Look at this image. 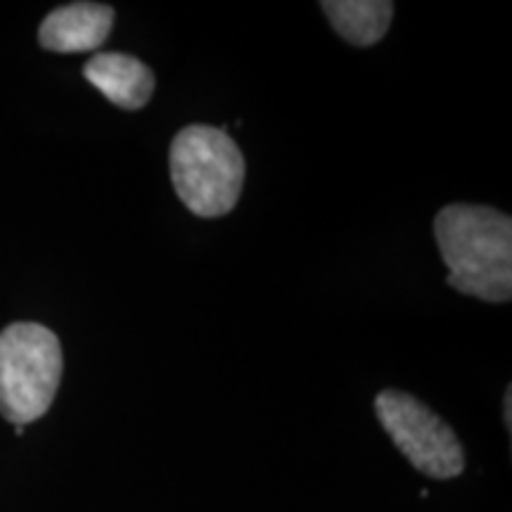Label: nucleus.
Wrapping results in <instances>:
<instances>
[{
    "instance_id": "nucleus-1",
    "label": "nucleus",
    "mask_w": 512,
    "mask_h": 512,
    "mask_svg": "<svg viewBox=\"0 0 512 512\" xmlns=\"http://www.w3.org/2000/svg\"><path fill=\"white\" fill-rule=\"evenodd\" d=\"M448 285L467 297L503 304L512 297V221L479 204H448L434 219Z\"/></svg>"
},
{
    "instance_id": "nucleus-6",
    "label": "nucleus",
    "mask_w": 512,
    "mask_h": 512,
    "mask_svg": "<svg viewBox=\"0 0 512 512\" xmlns=\"http://www.w3.org/2000/svg\"><path fill=\"white\" fill-rule=\"evenodd\" d=\"M83 76L121 110H143L155 93V74L133 55H95L83 67Z\"/></svg>"
},
{
    "instance_id": "nucleus-3",
    "label": "nucleus",
    "mask_w": 512,
    "mask_h": 512,
    "mask_svg": "<svg viewBox=\"0 0 512 512\" xmlns=\"http://www.w3.org/2000/svg\"><path fill=\"white\" fill-rule=\"evenodd\" d=\"M62 347L53 330L12 323L0 332V415L15 427L48 413L62 380Z\"/></svg>"
},
{
    "instance_id": "nucleus-2",
    "label": "nucleus",
    "mask_w": 512,
    "mask_h": 512,
    "mask_svg": "<svg viewBox=\"0 0 512 512\" xmlns=\"http://www.w3.org/2000/svg\"><path fill=\"white\" fill-rule=\"evenodd\" d=\"M176 195L195 216L219 219L235 209L245 183V157L223 128L192 124L169 152Z\"/></svg>"
},
{
    "instance_id": "nucleus-7",
    "label": "nucleus",
    "mask_w": 512,
    "mask_h": 512,
    "mask_svg": "<svg viewBox=\"0 0 512 512\" xmlns=\"http://www.w3.org/2000/svg\"><path fill=\"white\" fill-rule=\"evenodd\" d=\"M320 8L328 15L332 29L358 48L380 41L394 17V3L387 0H325Z\"/></svg>"
},
{
    "instance_id": "nucleus-4",
    "label": "nucleus",
    "mask_w": 512,
    "mask_h": 512,
    "mask_svg": "<svg viewBox=\"0 0 512 512\" xmlns=\"http://www.w3.org/2000/svg\"><path fill=\"white\" fill-rule=\"evenodd\" d=\"M375 413L396 448L422 475L451 479L465 470V453L456 432L415 396L384 389L375 399Z\"/></svg>"
},
{
    "instance_id": "nucleus-5",
    "label": "nucleus",
    "mask_w": 512,
    "mask_h": 512,
    "mask_svg": "<svg viewBox=\"0 0 512 512\" xmlns=\"http://www.w3.org/2000/svg\"><path fill=\"white\" fill-rule=\"evenodd\" d=\"M114 24V8L102 3L62 5L43 19L38 41L53 53H88L107 41Z\"/></svg>"
},
{
    "instance_id": "nucleus-8",
    "label": "nucleus",
    "mask_w": 512,
    "mask_h": 512,
    "mask_svg": "<svg viewBox=\"0 0 512 512\" xmlns=\"http://www.w3.org/2000/svg\"><path fill=\"white\" fill-rule=\"evenodd\" d=\"M505 425H508V432L512 427V392L508 387V392H505Z\"/></svg>"
}]
</instances>
